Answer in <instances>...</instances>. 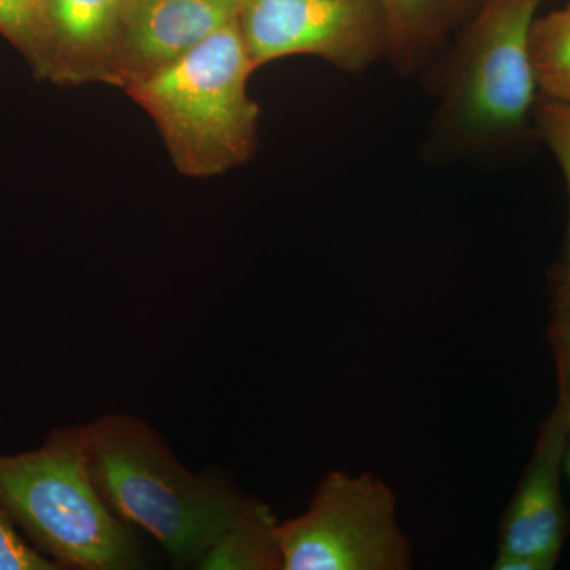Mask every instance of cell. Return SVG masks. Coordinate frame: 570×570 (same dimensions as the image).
I'll list each match as a JSON object with an SVG mask.
<instances>
[{
    "mask_svg": "<svg viewBox=\"0 0 570 570\" xmlns=\"http://www.w3.org/2000/svg\"><path fill=\"white\" fill-rule=\"evenodd\" d=\"M82 431L105 504L124 523L151 534L176 568H197L249 504L224 475L184 468L163 436L140 419L107 414Z\"/></svg>",
    "mask_w": 570,
    "mask_h": 570,
    "instance_id": "cell-1",
    "label": "cell"
},
{
    "mask_svg": "<svg viewBox=\"0 0 570 570\" xmlns=\"http://www.w3.org/2000/svg\"><path fill=\"white\" fill-rule=\"evenodd\" d=\"M254 70L234 20L126 92L156 122L176 170L212 178L253 157L261 112L247 96Z\"/></svg>",
    "mask_w": 570,
    "mask_h": 570,
    "instance_id": "cell-2",
    "label": "cell"
},
{
    "mask_svg": "<svg viewBox=\"0 0 570 570\" xmlns=\"http://www.w3.org/2000/svg\"><path fill=\"white\" fill-rule=\"evenodd\" d=\"M0 504L61 569L142 568L132 528L108 509L94 482L82 426L56 428L39 449L0 455Z\"/></svg>",
    "mask_w": 570,
    "mask_h": 570,
    "instance_id": "cell-3",
    "label": "cell"
},
{
    "mask_svg": "<svg viewBox=\"0 0 570 570\" xmlns=\"http://www.w3.org/2000/svg\"><path fill=\"white\" fill-rule=\"evenodd\" d=\"M542 0H485L445 75L441 134L459 148L509 141L535 111L531 31Z\"/></svg>",
    "mask_w": 570,
    "mask_h": 570,
    "instance_id": "cell-4",
    "label": "cell"
},
{
    "mask_svg": "<svg viewBox=\"0 0 570 570\" xmlns=\"http://www.w3.org/2000/svg\"><path fill=\"white\" fill-rule=\"evenodd\" d=\"M283 570H407L396 498L373 474L330 472L303 515L277 524Z\"/></svg>",
    "mask_w": 570,
    "mask_h": 570,
    "instance_id": "cell-5",
    "label": "cell"
},
{
    "mask_svg": "<svg viewBox=\"0 0 570 570\" xmlns=\"http://www.w3.org/2000/svg\"><path fill=\"white\" fill-rule=\"evenodd\" d=\"M236 22L255 69L285 56L313 55L358 71L389 55L379 0H238Z\"/></svg>",
    "mask_w": 570,
    "mask_h": 570,
    "instance_id": "cell-6",
    "label": "cell"
},
{
    "mask_svg": "<svg viewBox=\"0 0 570 570\" xmlns=\"http://www.w3.org/2000/svg\"><path fill=\"white\" fill-rule=\"evenodd\" d=\"M570 407L558 401L540 428L534 455L513 494L501 531L497 570H550L570 532L561 494V466L570 436Z\"/></svg>",
    "mask_w": 570,
    "mask_h": 570,
    "instance_id": "cell-7",
    "label": "cell"
},
{
    "mask_svg": "<svg viewBox=\"0 0 570 570\" xmlns=\"http://www.w3.org/2000/svg\"><path fill=\"white\" fill-rule=\"evenodd\" d=\"M236 14L238 0H122L119 86L178 61Z\"/></svg>",
    "mask_w": 570,
    "mask_h": 570,
    "instance_id": "cell-8",
    "label": "cell"
},
{
    "mask_svg": "<svg viewBox=\"0 0 570 570\" xmlns=\"http://www.w3.org/2000/svg\"><path fill=\"white\" fill-rule=\"evenodd\" d=\"M122 0H41L48 80L119 86Z\"/></svg>",
    "mask_w": 570,
    "mask_h": 570,
    "instance_id": "cell-9",
    "label": "cell"
},
{
    "mask_svg": "<svg viewBox=\"0 0 570 570\" xmlns=\"http://www.w3.org/2000/svg\"><path fill=\"white\" fill-rule=\"evenodd\" d=\"M276 530L268 505L250 499L235 523L206 551L197 569L283 570Z\"/></svg>",
    "mask_w": 570,
    "mask_h": 570,
    "instance_id": "cell-10",
    "label": "cell"
},
{
    "mask_svg": "<svg viewBox=\"0 0 570 570\" xmlns=\"http://www.w3.org/2000/svg\"><path fill=\"white\" fill-rule=\"evenodd\" d=\"M389 31V55L409 70L448 31L466 0H379Z\"/></svg>",
    "mask_w": 570,
    "mask_h": 570,
    "instance_id": "cell-11",
    "label": "cell"
},
{
    "mask_svg": "<svg viewBox=\"0 0 570 570\" xmlns=\"http://www.w3.org/2000/svg\"><path fill=\"white\" fill-rule=\"evenodd\" d=\"M531 55L540 97L570 102V3L534 21Z\"/></svg>",
    "mask_w": 570,
    "mask_h": 570,
    "instance_id": "cell-12",
    "label": "cell"
},
{
    "mask_svg": "<svg viewBox=\"0 0 570 570\" xmlns=\"http://www.w3.org/2000/svg\"><path fill=\"white\" fill-rule=\"evenodd\" d=\"M0 33L26 56L39 77L48 78L41 0H0Z\"/></svg>",
    "mask_w": 570,
    "mask_h": 570,
    "instance_id": "cell-13",
    "label": "cell"
},
{
    "mask_svg": "<svg viewBox=\"0 0 570 570\" xmlns=\"http://www.w3.org/2000/svg\"><path fill=\"white\" fill-rule=\"evenodd\" d=\"M535 121L543 140L557 157L566 176L569 190V227L564 249L557 268L551 272V279L570 276V102L540 97L535 105Z\"/></svg>",
    "mask_w": 570,
    "mask_h": 570,
    "instance_id": "cell-14",
    "label": "cell"
},
{
    "mask_svg": "<svg viewBox=\"0 0 570 570\" xmlns=\"http://www.w3.org/2000/svg\"><path fill=\"white\" fill-rule=\"evenodd\" d=\"M553 313L549 328V343L557 363L558 401L570 407V276L551 279Z\"/></svg>",
    "mask_w": 570,
    "mask_h": 570,
    "instance_id": "cell-15",
    "label": "cell"
},
{
    "mask_svg": "<svg viewBox=\"0 0 570 570\" xmlns=\"http://www.w3.org/2000/svg\"><path fill=\"white\" fill-rule=\"evenodd\" d=\"M51 558L45 557L28 539L0 504V570H59Z\"/></svg>",
    "mask_w": 570,
    "mask_h": 570,
    "instance_id": "cell-16",
    "label": "cell"
},
{
    "mask_svg": "<svg viewBox=\"0 0 570 570\" xmlns=\"http://www.w3.org/2000/svg\"><path fill=\"white\" fill-rule=\"evenodd\" d=\"M566 468H568V474H569V478H570V453H569V456H568V463H566Z\"/></svg>",
    "mask_w": 570,
    "mask_h": 570,
    "instance_id": "cell-17",
    "label": "cell"
},
{
    "mask_svg": "<svg viewBox=\"0 0 570 570\" xmlns=\"http://www.w3.org/2000/svg\"><path fill=\"white\" fill-rule=\"evenodd\" d=\"M569 430H570V414H569Z\"/></svg>",
    "mask_w": 570,
    "mask_h": 570,
    "instance_id": "cell-18",
    "label": "cell"
}]
</instances>
